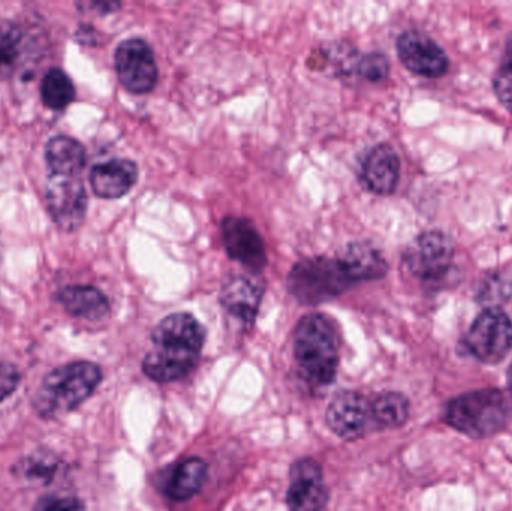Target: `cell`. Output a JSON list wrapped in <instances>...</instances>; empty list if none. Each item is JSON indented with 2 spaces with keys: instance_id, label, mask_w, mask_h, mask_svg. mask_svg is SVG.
<instances>
[{
  "instance_id": "23",
  "label": "cell",
  "mask_w": 512,
  "mask_h": 511,
  "mask_svg": "<svg viewBox=\"0 0 512 511\" xmlns=\"http://www.w3.org/2000/svg\"><path fill=\"white\" fill-rule=\"evenodd\" d=\"M23 47V32L15 23L0 20V81L8 80L17 68Z\"/></svg>"
},
{
  "instance_id": "1",
  "label": "cell",
  "mask_w": 512,
  "mask_h": 511,
  "mask_svg": "<svg viewBox=\"0 0 512 511\" xmlns=\"http://www.w3.org/2000/svg\"><path fill=\"white\" fill-rule=\"evenodd\" d=\"M153 350L143 360V372L155 383H173L188 377L206 342L203 324L186 312L165 317L152 332Z\"/></svg>"
},
{
  "instance_id": "15",
  "label": "cell",
  "mask_w": 512,
  "mask_h": 511,
  "mask_svg": "<svg viewBox=\"0 0 512 511\" xmlns=\"http://www.w3.org/2000/svg\"><path fill=\"white\" fill-rule=\"evenodd\" d=\"M360 180L372 194H393L400 180V159L396 150L390 144L373 147L361 164Z\"/></svg>"
},
{
  "instance_id": "19",
  "label": "cell",
  "mask_w": 512,
  "mask_h": 511,
  "mask_svg": "<svg viewBox=\"0 0 512 511\" xmlns=\"http://www.w3.org/2000/svg\"><path fill=\"white\" fill-rule=\"evenodd\" d=\"M45 162L51 174L80 177L87 164L86 149L69 135H56L45 144Z\"/></svg>"
},
{
  "instance_id": "10",
  "label": "cell",
  "mask_w": 512,
  "mask_h": 511,
  "mask_svg": "<svg viewBox=\"0 0 512 511\" xmlns=\"http://www.w3.org/2000/svg\"><path fill=\"white\" fill-rule=\"evenodd\" d=\"M328 428L345 441L360 440L375 431L372 399L358 392L345 390L334 396L325 413Z\"/></svg>"
},
{
  "instance_id": "2",
  "label": "cell",
  "mask_w": 512,
  "mask_h": 511,
  "mask_svg": "<svg viewBox=\"0 0 512 511\" xmlns=\"http://www.w3.org/2000/svg\"><path fill=\"white\" fill-rule=\"evenodd\" d=\"M292 348L301 381L312 389L334 383L339 369V338L325 315H304L295 326Z\"/></svg>"
},
{
  "instance_id": "8",
  "label": "cell",
  "mask_w": 512,
  "mask_h": 511,
  "mask_svg": "<svg viewBox=\"0 0 512 511\" xmlns=\"http://www.w3.org/2000/svg\"><path fill=\"white\" fill-rule=\"evenodd\" d=\"M114 68L120 84L134 95H146L158 84L155 53L144 39L129 38L120 42L114 51Z\"/></svg>"
},
{
  "instance_id": "12",
  "label": "cell",
  "mask_w": 512,
  "mask_h": 511,
  "mask_svg": "<svg viewBox=\"0 0 512 511\" xmlns=\"http://www.w3.org/2000/svg\"><path fill=\"white\" fill-rule=\"evenodd\" d=\"M286 506L289 511H325L330 494L324 483L319 462L312 458L298 459L289 471Z\"/></svg>"
},
{
  "instance_id": "14",
  "label": "cell",
  "mask_w": 512,
  "mask_h": 511,
  "mask_svg": "<svg viewBox=\"0 0 512 511\" xmlns=\"http://www.w3.org/2000/svg\"><path fill=\"white\" fill-rule=\"evenodd\" d=\"M265 293V282L259 276L234 275L222 284L219 302L234 318L254 326Z\"/></svg>"
},
{
  "instance_id": "18",
  "label": "cell",
  "mask_w": 512,
  "mask_h": 511,
  "mask_svg": "<svg viewBox=\"0 0 512 511\" xmlns=\"http://www.w3.org/2000/svg\"><path fill=\"white\" fill-rule=\"evenodd\" d=\"M57 303L71 317L86 321H102L110 314L107 296L92 285H69L56 294Z\"/></svg>"
},
{
  "instance_id": "5",
  "label": "cell",
  "mask_w": 512,
  "mask_h": 511,
  "mask_svg": "<svg viewBox=\"0 0 512 511\" xmlns=\"http://www.w3.org/2000/svg\"><path fill=\"white\" fill-rule=\"evenodd\" d=\"M288 291L301 305H321L342 296L354 282L337 258L312 257L298 261L288 275Z\"/></svg>"
},
{
  "instance_id": "17",
  "label": "cell",
  "mask_w": 512,
  "mask_h": 511,
  "mask_svg": "<svg viewBox=\"0 0 512 511\" xmlns=\"http://www.w3.org/2000/svg\"><path fill=\"white\" fill-rule=\"evenodd\" d=\"M337 260L354 284L385 278L388 263L384 255L370 242H352L340 252Z\"/></svg>"
},
{
  "instance_id": "13",
  "label": "cell",
  "mask_w": 512,
  "mask_h": 511,
  "mask_svg": "<svg viewBox=\"0 0 512 511\" xmlns=\"http://www.w3.org/2000/svg\"><path fill=\"white\" fill-rule=\"evenodd\" d=\"M397 54L409 71L423 77H441L450 66L444 48L420 30H408L399 36Z\"/></svg>"
},
{
  "instance_id": "4",
  "label": "cell",
  "mask_w": 512,
  "mask_h": 511,
  "mask_svg": "<svg viewBox=\"0 0 512 511\" xmlns=\"http://www.w3.org/2000/svg\"><path fill=\"white\" fill-rule=\"evenodd\" d=\"M512 396L501 389L474 390L451 399L444 422L472 440L495 437L510 425Z\"/></svg>"
},
{
  "instance_id": "26",
  "label": "cell",
  "mask_w": 512,
  "mask_h": 511,
  "mask_svg": "<svg viewBox=\"0 0 512 511\" xmlns=\"http://www.w3.org/2000/svg\"><path fill=\"white\" fill-rule=\"evenodd\" d=\"M57 468V461H53L50 455H33L21 464V473L29 479L44 480L50 482Z\"/></svg>"
},
{
  "instance_id": "28",
  "label": "cell",
  "mask_w": 512,
  "mask_h": 511,
  "mask_svg": "<svg viewBox=\"0 0 512 511\" xmlns=\"http://www.w3.org/2000/svg\"><path fill=\"white\" fill-rule=\"evenodd\" d=\"M36 511H87L83 501L75 497L47 498Z\"/></svg>"
},
{
  "instance_id": "16",
  "label": "cell",
  "mask_w": 512,
  "mask_h": 511,
  "mask_svg": "<svg viewBox=\"0 0 512 511\" xmlns=\"http://www.w3.org/2000/svg\"><path fill=\"white\" fill-rule=\"evenodd\" d=\"M93 194L102 200H117L132 191L138 182V165L131 159H110L90 171Z\"/></svg>"
},
{
  "instance_id": "21",
  "label": "cell",
  "mask_w": 512,
  "mask_h": 511,
  "mask_svg": "<svg viewBox=\"0 0 512 511\" xmlns=\"http://www.w3.org/2000/svg\"><path fill=\"white\" fill-rule=\"evenodd\" d=\"M372 411L376 428H400L408 422L409 416H411V402L403 393H379L372 399Z\"/></svg>"
},
{
  "instance_id": "24",
  "label": "cell",
  "mask_w": 512,
  "mask_h": 511,
  "mask_svg": "<svg viewBox=\"0 0 512 511\" xmlns=\"http://www.w3.org/2000/svg\"><path fill=\"white\" fill-rule=\"evenodd\" d=\"M493 89L501 104L512 113V35L505 47L501 65L493 78Z\"/></svg>"
},
{
  "instance_id": "20",
  "label": "cell",
  "mask_w": 512,
  "mask_h": 511,
  "mask_svg": "<svg viewBox=\"0 0 512 511\" xmlns=\"http://www.w3.org/2000/svg\"><path fill=\"white\" fill-rule=\"evenodd\" d=\"M207 480V464L200 458H188L180 462L165 486V495L171 501L183 503L191 500L203 489Z\"/></svg>"
},
{
  "instance_id": "3",
  "label": "cell",
  "mask_w": 512,
  "mask_h": 511,
  "mask_svg": "<svg viewBox=\"0 0 512 511\" xmlns=\"http://www.w3.org/2000/svg\"><path fill=\"white\" fill-rule=\"evenodd\" d=\"M101 366L93 362L68 363L45 375L32 399V407L41 419L53 420L77 410L102 383Z\"/></svg>"
},
{
  "instance_id": "27",
  "label": "cell",
  "mask_w": 512,
  "mask_h": 511,
  "mask_svg": "<svg viewBox=\"0 0 512 511\" xmlns=\"http://www.w3.org/2000/svg\"><path fill=\"white\" fill-rule=\"evenodd\" d=\"M20 383V371L11 363H0V402L14 395Z\"/></svg>"
},
{
  "instance_id": "22",
  "label": "cell",
  "mask_w": 512,
  "mask_h": 511,
  "mask_svg": "<svg viewBox=\"0 0 512 511\" xmlns=\"http://www.w3.org/2000/svg\"><path fill=\"white\" fill-rule=\"evenodd\" d=\"M41 98L50 110L63 111L68 108L75 99L71 77L63 69H48L41 81Z\"/></svg>"
},
{
  "instance_id": "6",
  "label": "cell",
  "mask_w": 512,
  "mask_h": 511,
  "mask_svg": "<svg viewBox=\"0 0 512 511\" xmlns=\"http://www.w3.org/2000/svg\"><path fill=\"white\" fill-rule=\"evenodd\" d=\"M466 351L484 365H498L512 350V321L502 309L481 312L466 333Z\"/></svg>"
},
{
  "instance_id": "11",
  "label": "cell",
  "mask_w": 512,
  "mask_h": 511,
  "mask_svg": "<svg viewBox=\"0 0 512 511\" xmlns=\"http://www.w3.org/2000/svg\"><path fill=\"white\" fill-rule=\"evenodd\" d=\"M222 246L231 260L249 272L261 273L267 266V251L254 222L240 216H227L221 222Z\"/></svg>"
},
{
  "instance_id": "7",
  "label": "cell",
  "mask_w": 512,
  "mask_h": 511,
  "mask_svg": "<svg viewBox=\"0 0 512 511\" xmlns=\"http://www.w3.org/2000/svg\"><path fill=\"white\" fill-rule=\"evenodd\" d=\"M45 203L48 215L56 227L72 233L84 224L89 197L80 177L50 174L45 185Z\"/></svg>"
},
{
  "instance_id": "29",
  "label": "cell",
  "mask_w": 512,
  "mask_h": 511,
  "mask_svg": "<svg viewBox=\"0 0 512 511\" xmlns=\"http://www.w3.org/2000/svg\"><path fill=\"white\" fill-rule=\"evenodd\" d=\"M507 383H508V390H510V395L512 396V363H511L510 369H508V372H507Z\"/></svg>"
},
{
  "instance_id": "25",
  "label": "cell",
  "mask_w": 512,
  "mask_h": 511,
  "mask_svg": "<svg viewBox=\"0 0 512 511\" xmlns=\"http://www.w3.org/2000/svg\"><path fill=\"white\" fill-rule=\"evenodd\" d=\"M388 72H390V62L384 54L369 53L358 60L357 74L364 80L379 83L388 77Z\"/></svg>"
},
{
  "instance_id": "9",
  "label": "cell",
  "mask_w": 512,
  "mask_h": 511,
  "mask_svg": "<svg viewBox=\"0 0 512 511\" xmlns=\"http://www.w3.org/2000/svg\"><path fill=\"white\" fill-rule=\"evenodd\" d=\"M453 258V240L441 231H427L406 248L403 264L415 278L430 282L447 275Z\"/></svg>"
}]
</instances>
